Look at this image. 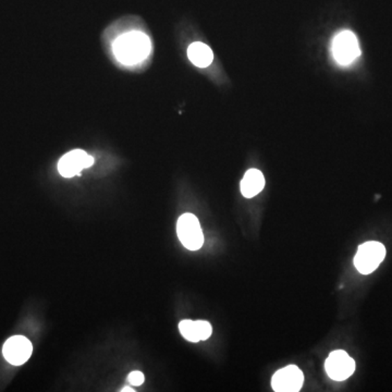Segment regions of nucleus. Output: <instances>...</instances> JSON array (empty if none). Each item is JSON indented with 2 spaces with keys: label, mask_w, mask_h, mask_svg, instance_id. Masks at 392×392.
I'll return each mask as SVG.
<instances>
[{
  "label": "nucleus",
  "mask_w": 392,
  "mask_h": 392,
  "mask_svg": "<svg viewBox=\"0 0 392 392\" xmlns=\"http://www.w3.org/2000/svg\"><path fill=\"white\" fill-rule=\"evenodd\" d=\"M113 53L123 65L142 63L150 53V38L139 31L123 34L113 42Z\"/></svg>",
  "instance_id": "1"
},
{
  "label": "nucleus",
  "mask_w": 392,
  "mask_h": 392,
  "mask_svg": "<svg viewBox=\"0 0 392 392\" xmlns=\"http://www.w3.org/2000/svg\"><path fill=\"white\" fill-rule=\"evenodd\" d=\"M386 258V248L376 241L363 243L354 258V265L362 275H370L377 269Z\"/></svg>",
  "instance_id": "2"
},
{
  "label": "nucleus",
  "mask_w": 392,
  "mask_h": 392,
  "mask_svg": "<svg viewBox=\"0 0 392 392\" xmlns=\"http://www.w3.org/2000/svg\"><path fill=\"white\" fill-rule=\"evenodd\" d=\"M177 233L179 240L187 250H200L204 243V235L198 217L187 212L180 216L177 223Z\"/></svg>",
  "instance_id": "3"
},
{
  "label": "nucleus",
  "mask_w": 392,
  "mask_h": 392,
  "mask_svg": "<svg viewBox=\"0 0 392 392\" xmlns=\"http://www.w3.org/2000/svg\"><path fill=\"white\" fill-rule=\"evenodd\" d=\"M332 56L339 65H351L360 56L361 50L359 40L354 33L351 31H343L338 33L332 40Z\"/></svg>",
  "instance_id": "4"
},
{
  "label": "nucleus",
  "mask_w": 392,
  "mask_h": 392,
  "mask_svg": "<svg viewBox=\"0 0 392 392\" xmlns=\"http://www.w3.org/2000/svg\"><path fill=\"white\" fill-rule=\"evenodd\" d=\"M325 370L331 379L343 382L354 373L355 362L345 351H334L326 360Z\"/></svg>",
  "instance_id": "5"
},
{
  "label": "nucleus",
  "mask_w": 392,
  "mask_h": 392,
  "mask_svg": "<svg viewBox=\"0 0 392 392\" xmlns=\"http://www.w3.org/2000/svg\"><path fill=\"white\" fill-rule=\"evenodd\" d=\"M303 382L304 375L302 370L295 365H289L272 376V387L277 392H297L302 388Z\"/></svg>",
  "instance_id": "6"
},
{
  "label": "nucleus",
  "mask_w": 392,
  "mask_h": 392,
  "mask_svg": "<svg viewBox=\"0 0 392 392\" xmlns=\"http://www.w3.org/2000/svg\"><path fill=\"white\" fill-rule=\"evenodd\" d=\"M94 164V158L82 150H75L67 152L59 160L58 170L63 177L72 178L80 175L85 168H90Z\"/></svg>",
  "instance_id": "7"
},
{
  "label": "nucleus",
  "mask_w": 392,
  "mask_h": 392,
  "mask_svg": "<svg viewBox=\"0 0 392 392\" xmlns=\"http://www.w3.org/2000/svg\"><path fill=\"white\" fill-rule=\"evenodd\" d=\"M32 352V343L23 336H13L3 345V353L6 360L17 366L28 362Z\"/></svg>",
  "instance_id": "8"
},
{
  "label": "nucleus",
  "mask_w": 392,
  "mask_h": 392,
  "mask_svg": "<svg viewBox=\"0 0 392 392\" xmlns=\"http://www.w3.org/2000/svg\"><path fill=\"white\" fill-rule=\"evenodd\" d=\"M181 335L190 343H200L212 336V328L206 320H185L179 324Z\"/></svg>",
  "instance_id": "9"
},
{
  "label": "nucleus",
  "mask_w": 392,
  "mask_h": 392,
  "mask_svg": "<svg viewBox=\"0 0 392 392\" xmlns=\"http://www.w3.org/2000/svg\"><path fill=\"white\" fill-rule=\"evenodd\" d=\"M265 187V178L258 169H250L246 171L241 181V193L244 198H252L258 193L262 192Z\"/></svg>",
  "instance_id": "10"
},
{
  "label": "nucleus",
  "mask_w": 392,
  "mask_h": 392,
  "mask_svg": "<svg viewBox=\"0 0 392 392\" xmlns=\"http://www.w3.org/2000/svg\"><path fill=\"white\" fill-rule=\"evenodd\" d=\"M187 56L193 65L200 68L208 67L214 59V54L210 46L201 42L191 44L190 47L187 49Z\"/></svg>",
  "instance_id": "11"
},
{
  "label": "nucleus",
  "mask_w": 392,
  "mask_h": 392,
  "mask_svg": "<svg viewBox=\"0 0 392 392\" xmlns=\"http://www.w3.org/2000/svg\"><path fill=\"white\" fill-rule=\"evenodd\" d=\"M127 380L130 382L132 386H141L143 382H144L145 377L144 374L140 370H134V372L130 373V375L127 376Z\"/></svg>",
  "instance_id": "12"
},
{
  "label": "nucleus",
  "mask_w": 392,
  "mask_h": 392,
  "mask_svg": "<svg viewBox=\"0 0 392 392\" xmlns=\"http://www.w3.org/2000/svg\"><path fill=\"white\" fill-rule=\"evenodd\" d=\"M127 391L133 392V391H134V390L131 389V388H129V387L123 388V392H127Z\"/></svg>",
  "instance_id": "13"
}]
</instances>
